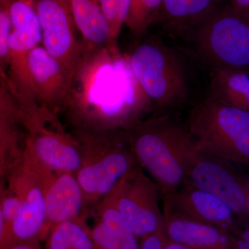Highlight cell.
<instances>
[{"label": "cell", "instance_id": "1", "mask_svg": "<svg viewBox=\"0 0 249 249\" xmlns=\"http://www.w3.org/2000/svg\"><path fill=\"white\" fill-rule=\"evenodd\" d=\"M152 109L129 54L122 53L116 42L85 47L61 109L73 129L128 131Z\"/></svg>", "mask_w": 249, "mask_h": 249}, {"label": "cell", "instance_id": "25", "mask_svg": "<svg viewBox=\"0 0 249 249\" xmlns=\"http://www.w3.org/2000/svg\"><path fill=\"white\" fill-rule=\"evenodd\" d=\"M0 117L21 124V111L16 100L4 88H0Z\"/></svg>", "mask_w": 249, "mask_h": 249}, {"label": "cell", "instance_id": "31", "mask_svg": "<svg viewBox=\"0 0 249 249\" xmlns=\"http://www.w3.org/2000/svg\"><path fill=\"white\" fill-rule=\"evenodd\" d=\"M6 179H0V242L2 237L3 229H4V222H3L2 205L3 199L6 189Z\"/></svg>", "mask_w": 249, "mask_h": 249}, {"label": "cell", "instance_id": "23", "mask_svg": "<svg viewBox=\"0 0 249 249\" xmlns=\"http://www.w3.org/2000/svg\"><path fill=\"white\" fill-rule=\"evenodd\" d=\"M12 32L7 0H0V63L9 64V39Z\"/></svg>", "mask_w": 249, "mask_h": 249}, {"label": "cell", "instance_id": "33", "mask_svg": "<svg viewBox=\"0 0 249 249\" xmlns=\"http://www.w3.org/2000/svg\"><path fill=\"white\" fill-rule=\"evenodd\" d=\"M246 212L249 217V181L245 182Z\"/></svg>", "mask_w": 249, "mask_h": 249}, {"label": "cell", "instance_id": "22", "mask_svg": "<svg viewBox=\"0 0 249 249\" xmlns=\"http://www.w3.org/2000/svg\"><path fill=\"white\" fill-rule=\"evenodd\" d=\"M163 0H131L124 24L137 36L142 35L161 16Z\"/></svg>", "mask_w": 249, "mask_h": 249}, {"label": "cell", "instance_id": "17", "mask_svg": "<svg viewBox=\"0 0 249 249\" xmlns=\"http://www.w3.org/2000/svg\"><path fill=\"white\" fill-rule=\"evenodd\" d=\"M77 29L80 31L88 48H98L109 45L110 29L99 0H67Z\"/></svg>", "mask_w": 249, "mask_h": 249}, {"label": "cell", "instance_id": "15", "mask_svg": "<svg viewBox=\"0 0 249 249\" xmlns=\"http://www.w3.org/2000/svg\"><path fill=\"white\" fill-rule=\"evenodd\" d=\"M85 211L84 194L76 175L55 173L46 191L45 223L41 242H43L53 226L83 218Z\"/></svg>", "mask_w": 249, "mask_h": 249}, {"label": "cell", "instance_id": "32", "mask_svg": "<svg viewBox=\"0 0 249 249\" xmlns=\"http://www.w3.org/2000/svg\"><path fill=\"white\" fill-rule=\"evenodd\" d=\"M163 249H191L186 246L178 244V242L168 240L165 236L164 243H163Z\"/></svg>", "mask_w": 249, "mask_h": 249}, {"label": "cell", "instance_id": "16", "mask_svg": "<svg viewBox=\"0 0 249 249\" xmlns=\"http://www.w3.org/2000/svg\"><path fill=\"white\" fill-rule=\"evenodd\" d=\"M163 232L168 240L191 249H234L235 245V234L227 229L166 213Z\"/></svg>", "mask_w": 249, "mask_h": 249}, {"label": "cell", "instance_id": "4", "mask_svg": "<svg viewBox=\"0 0 249 249\" xmlns=\"http://www.w3.org/2000/svg\"><path fill=\"white\" fill-rule=\"evenodd\" d=\"M186 126L197 151L249 166V112L213 95L190 111Z\"/></svg>", "mask_w": 249, "mask_h": 249}, {"label": "cell", "instance_id": "24", "mask_svg": "<svg viewBox=\"0 0 249 249\" xmlns=\"http://www.w3.org/2000/svg\"><path fill=\"white\" fill-rule=\"evenodd\" d=\"M99 3L110 29L111 40L116 42L122 29L118 19L119 0H99Z\"/></svg>", "mask_w": 249, "mask_h": 249}, {"label": "cell", "instance_id": "21", "mask_svg": "<svg viewBox=\"0 0 249 249\" xmlns=\"http://www.w3.org/2000/svg\"><path fill=\"white\" fill-rule=\"evenodd\" d=\"M18 123L0 117V179H6L20 163L24 155Z\"/></svg>", "mask_w": 249, "mask_h": 249}, {"label": "cell", "instance_id": "18", "mask_svg": "<svg viewBox=\"0 0 249 249\" xmlns=\"http://www.w3.org/2000/svg\"><path fill=\"white\" fill-rule=\"evenodd\" d=\"M219 0H163L161 16L170 29L195 30L217 11Z\"/></svg>", "mask_w": 249, "mask_h": 249}, {"label": "cell", "instance_id": "7", "mask_svg": "<svg viewBox=\"0 0 249 249\" xmlns=\"http://www.w3.org/2000/svg\"><path fill=\"white\" fill-rule=\"evenodd\" d=\"M55 174L24 150L20 163L6 178V183L17 193L20 206L9 237L0 249L35 239L40 240L45 223L46 191Z\"/></svg>", "mask_w": 249, "mask_h": 249}, {"label": "cell", "instance_id": "10", "mask_svg": "<svg viewBox=\"0 0 249 249\" xmlns=\"http://www.w3.org/2000/svg\"><path fill=\"white\" fill-rule=\"evenodd\" d=\"M42 47L72 76L85 50L76 37V24L67 0H35Z\"/></svg>", "mask_w": 249, "mask_h": 249}, {"label": "cell", "instance_id": "11", "mask_svg": "<svg viewBox=\"0 0 249 249\" xmlns=\"http://www.w3.org/2000/svg\"><path fill=\"white\" fill-rule=\"evenodd\" d=\"M227 160L198 152L187 175L186 182L219 198L237 214L247 216L245 182L230 168Z\"/></svg>", "mask_w": 249, "mask_h": 249}, {"label": "cell", "instance_id": "26", "mask_svg": "<svg viewBox=\"0 0 249 249\" xmlns=\"http://www.w3.org/2000/svg\"><path fill=\"white\" fill-rule=\"evenodd\" d=\"M165 234L163 229L140 241L139 249H163Z\"/></svg>", "mask_w": 249, "mask_h": 249}, {"label": "cell", "instance_id": "12", "mask_svg": "<svg viewBox=\"0 0 249 249\" xmlns=\"http://www.w3.org/2000/svg\"><path fill=\"white\" fill-rule=\"evenodd\" d=\"M163 212L224 228L235 235L241 230L236 224L237 215L229 206L188 183L163 198Z\"/></svg>", "mask_w": 249, "mask_h": 249}, {"label": "cell", "instance_id": "3", "mask_svg": "<svg viewBox=\"0 0 249 249\" xmlns=\"http://www.w3.org/2000/svg\"><path fill=\"white\" fill-rule=\"evenodd\" d=\"M72 133L81 151V165L76 177L84 194L87 211L108 196L138 164L128 131L73 129Z\"/></svg>", "mask_w": 249, "mask_h": 249}, {"label": "cell", "instance_id": "6", "mask_svg": "<svg viewBox=\"0 0 249 249\" xmlns=\"http://www.w3.org/2000/svg\"><path fill=\"white\" fill-rule=\"evenodd\" d=\"M201 58L213 70H249V22L232 10L217 11L194 30Z\"/></svg>", "mask_w": 249, "mask_h": 249}, {"label": "cell", "instance_id": "20", "mask_svg": "<svg viewBox=\"0 0 249 249\" xmlns=\"http://www.w3.org/2000/svg\"><path fill=\"white\" fill-rule=\"evenodd\" d=\"M43 242L45 249H96L83 217L53 226Z\"/></svg>", "mask_w": 249, "mask_h": 249}, {"label": "cell", "instance_id": "28", "mask_svg": "<svg viewBox=\"0 0 249 249\" xmlns=\"http://www.w3.org/2000/svg\"><path fill=\"white\" fill-rule=\"evenodd\" d=\"M234 249H249V228L236 234Z\"/></svg>", "mask_w": 249, "mask_h": 249}, {"label": "cell", "instance_id": "8", "mask_svg": "<svg viewBox=\"0 0 249 249\" xmlns=\"http://www.w3.org/2000/svg\"><path fill=\"white\" fill-rule=\"evenodd\" d=\"M27 130L24 150L41 165L55 173L76 175L81 165L79 143L72 132H67L57 114L41 107L23 116Z\"/></svg>", "mask_w": 249, "mask_h": 249}, {"label": "cell", "instance_id": "30", "mask_svg": "<svg viewBox=\"0 0 249 249\" xmlns=\"http://www.w3.org/2000/svg\"><path fill=\"white\" fill-rule=\"evenodd\" d=\"M40 239H35L27 242H20L11 246L8 249H41Z\"/></svg>", "mask_w": 249, "mask_h": 249}, {"label": "cell", "instance_id": "5", "mask_svg": "<svg viewBox=\"0 0 249 249\" xmlns=\"http://www.w3.org/2000/svg\"><path fill=\"white\" fill-rule=\"evenodd\" d=\"M129 55L134 76L153 109H171L186 101V65L175 50L160 41L150 40L139 45Z\"/></svg>", "mask_w": 249, "mask_h": 249}, {"label": "cell", "instance_id": "13", "mask_svg": "<svg viewBox=\"0 0 249 249\" xmlns=\"http://www.w3.org/2000/svg\"><path fill=\"white\" fill-rule=\"evenodd\" d=\"M28 67L39 104L57 114L66 100L73 76L40 45L29 53Z\"/></svg>", "mask_w": 249, "mask_h": 249}, {"label": "cell", "instance_id": "14", "mask_svg": "<svg viewBox=\"0 0 249 249\" xmlns=\"http://www.w3.org/2000/svg\"><path fill=\"white\" fill-rule=\"evenodd\" d=\"M84 215L92 219L85 224L96 249H139L140 240L119 212L112 191Z\"/></svg>", "mask_w": 249, "mask_h": 249}, {"label": "cell", "instance_id": "27", "mask_svg": "<svg viewBox=\"0 0 249 249\" xmlns=\"http://www.w3.org/2000/svg\"><path fill=\"white\" fill-rule=\"evenodd\" d=\"M232 10L245 19H249V0H232Z\"/></svg>", "mask_w": 249, "mask_h": 249}, {"label": "cell", "instance_id": "29", "mask_svg": "<svg viewBox=\"0 0 249 249\" xmlns=\"http://www.w3.org/2000/svg\"><path fill=\"white\" fill-rule=\"evenodd\" d=\"M0 83L4 89L7 90L13 96H14L16 94V89H15L14 84L1 63H0Z\"/></svg>", "mask_w": 249, "mask_h": 249}, {"label": "cell", "instance_id": "19", "mask_svg": "<svg viewBox=\"0 0 249 249\" xmlns=\"http://www.w3.org/2000/svg\"><path fill=\"white\" fill-rule=\"evenodd\" d=\"M212 95L249 112V70H213Z\"/></svg>", "mask_w": 249, "mask_h": 249}, {"label": "cell", "instance_id": "9", "mask_svg": "<svg viewBox=\"0 0 249 249\" xmlns=\"http://www.w3.org/2000/svg\"><path fill=\"white\" fill-rule=\"evenodd\" d=\"M116 206L139 240L163 229L160 187L138 165L113 189Z\"/></svg>", "mask_w": 249, "mask_h": 249}, {"label": "cell", "instance_id": "2", "mask_svg": "<svg viewBox=\"0 0 249 249\" xmlns=\"http://www.w3.org/2000/svg\"><path fill=\"white\" fill-rule=\"evenodd\" d=\"M128 134L137 164L158 185L163 198L186 182L198 152L186 124L169 116H147Z\"/></svg>", "mask_w": 249, "mask_h": 249}]
</instances>
